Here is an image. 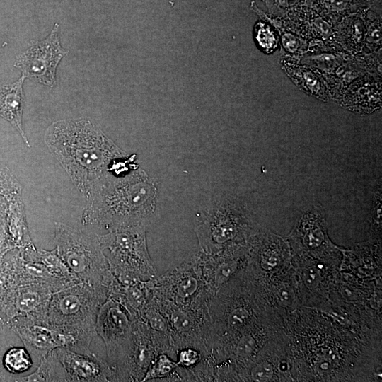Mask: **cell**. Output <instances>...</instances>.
Instances as JSON below:
<instances>
[{"label":"cell","mask_w":382,"mask_h":382,"mask_svg":"<svg viewBox=\"0 0 382 382\" xmlns=\"http://www.w3.org/2000/svg\"><path fill=\"white\" fill-rule=\"evenodd\" d=\"M54 290L46 285L25 284L18 286L8 295L0 309V326H8L17 317L46 318Z\"/></svg>","instance_id":"cell-10"},{"label":"cell","mask_w":382,"mask_h":382,"mask_svg":"<svg viewBox=\"0 0 382 382\" xmlns=\"http://www.w3.org/2000/svg\"><path fill=\"white\" fill-rule=\"evenodd\" d=\"M2 381L1 377L0 376V381Z\"/></svg>","instance_id":"cell-34"},{"label":"cell","mask_w":382,"mask_h":382,"mask_svg":"<svg viewBox=\"0 0 382 382\" xmlns=\"http://www.w3.org/2000/svg\"><path fill=\"white\" fill-rule=\"evenodd\" d=\"M8 202L7 199L0 195V231H6V216Z\"/></svg>","instance_id":"cell-30"},{"label":"cell","mask_w":382,"mask_h":382,"mask_svg":"<svg viewBox=\"0 0 382 382\" xmlns=\"http://www.w3.org/2000/svg\"><path fill=\"white\" fill-rule=\"evenodd\" d=\"M30 354L40 360L58 347H64V330L50 324L45 318L17 317L8 325Z\"/></svg>","instance_id":"cell-11"},{"label":"cell","mask_w":382,"mask_h":382,"mask_svg":"<svg viewBox=\"0 0 382 382\" xmlns=\"http://www.w3.org/2000/svg\"><path fill=\"white\" fill-rule=\"evenodd\" d=\"M45 141L71 182L88 200L128 170L127 155L89 119L64 120L46 130Z\"/></svg>","instance_id":"cell-1"},{"label":"cell","mask_w":382,"mask_h":382,"mask_svg":"<svg viewBox=\"0 0 382 382\" xmlns=\"http://www.w3.org/2000/svg\"><path fill=\"white\" fill-rule=\"evenodd\" d=\"M137 316L120 300L108 296L100 306L96 332L103 340L108 364L114 368L132 335Z\"/></svg>","instance_id":"cell-7"},{"label":"cell","mask_w":382,"mask_h":382,"mask_svg":"<svg viewBox=\"0 0 382 382\" xmlns=\"http://www.w3.org/2000/svg\"><path fill=\"white\" fill-rule=\"evenodd\" d=\"M239 215L231 209L218 211L197 226L198 237L205 253H212L238 237Z\"/></svg>","instance_id":"cell-13"},{"label":"cell","mask_w":382,"mask_h":382,"mask_svg":"<svg viewBox=\"0 0 382 382\" xmlns=\"http://www.w3.org/2000/svg\"><path fill=\"white\" fill-rule=\"evenodd\" d=\"M282 40L285 47L290 50H294L297 47V42L296 41L295 38L291 35H284Z\"/></svg>","instance_id":"cell-31"},{"label":"cell","mask_w":382,"mask_h":382,"mask_svg":"<svg viewBox=\"0 0 382 382\" xmlns=\"http://www.w3.org/2000/svg\"><path fill=\"white\" fill-rule=\"evenodd\" d=\"M19 285L16 249H13L0 262V309L8 295Z\"/></svg>","instance_id":"cell-18"},{"label":"cell","mask_w":382,"mask_h":382,"mask_svg":"<svg viewBox=\"0 0 382 382\" xmlns=\"http://www.w3.org/2000/svg\"><path fill=\"white\" fill-rule=\"evenodd\" d=\"M316 25L319 28L320 30L323 32V33L328 34L330 32V28L326 23L324 21H321L320 20H317L316 21Z\"/></svg>","instance_id":"cell-32"},{"label":"cell","mask_w":382,"mask_h":382,"mask_svg":"<svg viewBox=\"0 0 382 382\" xmlns=\"http://www.w3.org/2000/svg\"><path fill=\"white\" fill-rule=\"evenodd\" d=\"M3 366L11 374L24 373L33 366L31 354L25 347H12L4 355Z\"/></svg>","instance_id":"cell-20"},{"label":"cell","mask_w":382,"mask_h":382,"mask_svg":"<svg viewBox=\"0 0 382 382\" xmlns=\"http://www.w3.org/2000/svg\"><path fill=\"white\" fill-rule=\"evenodd\" d=\"M260 265L267 270H269L277 265L278 254L270 247L265 248L260 253Z\"/></svg>","instance_id":"cell-26"},{"label":"cell","mask_w":382,"mask_h":382,"mask_svg":"<svg viewBox=\"0 0 382 382\" xmlns=\"http://www.w3.org/2000/svg\"><path fill=\"white\" fill-rule=\"evenodd\" d=\"M111 272L117 277L150 280L156 272L149 257L144 224L110 230L98 236Z\"/></svg>","instance_id":"cell-4"},{"label":"cell","mask_w":382,"mask_h":382,"mask_svg":"<svg viewBox=\"0 0 382 382\" xmlns=\"http://www.w3.org/2000/svg\"><path fill=\"white\" fill-rule=\"evenodd\" d=\"M176 364L181 369H190L197 365L203 358V353L192 347H185L177 350L175 354Z\"/></svg>","instance_id":"cell-22"},{"label":"cell","mask_w":382,"mask_h":382,"mask_svg":"<svg viewBox=\"0 0 382 382\" xmlns=\"http://www.w3.org/2000/svg\"><path fill=\"white\" fill-rule=\"evenodd\" d=\"M320 277L318 271L313 267L308 268L304 272V281L310 287L316 286L318 283Z\"/></svg>","instance_id":"cell-29"},{"label":"cell","mask_w":382,"mask_h":382,"mask_svg":"<svg viewBox=\"0 0 382 382\" xmlns=\"http://www.w3.org/2000/svg\"><path fill=\"white\" fill-rule=\"evenodd\" d=\"M21 185L9 168L0 163V195L10 200L21 196Z\"/></svg>","instance_id":"cell-21"},{"label":"cell","mask_w":382,"mask_h":382,"mask_svg":"<svg viewBox=\"0 0 382 382\" xmlns=\"http://www.w3.org/2000/svg\"><path fill=\"white\" fill-rule=\"evenodd\" d=\"M54 242L58 254L76 275L108 297L112 272L95 234H88L62 222H55Z\"/></svg>","instance_id":"cell-3"},{"label":"cell","mask_w":382,"mask_h":382,"mask_svg":"<svg viewBox=\"0 0 382 382\" xmlns=\"http://www.w3.org/2000/svg\"><path fill=\"white\" fill-rule=\"evenodd\" d=\"M18 382L33 381H69V378L62 364L52 351L40 359L36 370L30 375L18 378H11Z\"/></svg>","instance_id":"cell-17"},{"label":"cell","mask_w":382,"mask_h":382,"mask_svg":"<svg viewBox=\"0 0 382 382\" xmlns=\"http://www.w3.org/2000/svg\"><path fill=\"white\" fill-rule=\"evenodd\" d=\"M22 250L27 257L40 262L54 277L69 284L79 282L76 275L62 260L56 248L52 250Z\"/></svg>","instance_id":"cell-16"},{"label":"cell","mask_w":382,"mask_h":382,"mask_svg":"<svg viewBox=\"0 0 382 382\" xmlns=\"http://www.w3.org/2000/svg\"><path fill=\"white\" fill-rule=\"evenodd\" d=\"M52 352L62 364L69 381H115L114 369L93 352L83 354L65 347Z\"/></svg>","instance_id":"cell-12"},{"label":"cell","mask_w":382,"mask_h":382,"mask_svg":"<svg viewBox=\"0 0 382 382\" xmlns=\"http://www.w3.org/2000/svg\"><path fill=\"white\" fill-rule=\"evenodd\" d=\"M106 299L105 294L86 283H72L53 292L45 320L93 338L98 310Z\"/></svg>","instance_id":"cell-5"},{"label":"cell","mask_w":382,"mask_h":382,"mask_svg":"<svg viewBox=\"0 0 382 382\" xmlns=\"http://www.w3.org/2000/svg\"><path fill=\"white\" fill-rule=\"evenodd\" d=\"M176 361L165 353H160L151 362L141 381H179Z\"/></svg>","instance_id":"cell-19"},{"label":"cell","mask_w":382,"mask_h":382,"mask_svg":"<svg viewBox=\"0 0 382 382\" xmlns=\"http://www.w3.org/2000/svg\"><path fill=\"white\" fill-rule=\"evenodd\" d=\"M212 296L195 257L156 277L151 297L176 306L204 308H209Z\"/></svg>","instance_id":"cell-6"},{"label":"cell","mask_w":382,"mask_h":382,"mask_svg":"<svg viewBox=\"0 0 382 382\" xmlns=\"http://www.w3.org/2000/svg\"><path fill=\"white\" fill-rule=\"evenodd\" d=\"M330 4L334 8L338 10L343 9L345 6L344 0H330Z\"/></svg>","instance_id":"cell-33"},{"label":"cell","mask_w":382,"mask_h":382,"mask_svg":"<svg viewBox=\"0 0 382 382\" xmlns=\"http://www.w3.org/2000/svg\"><path fill=\"white\" fill-rule=\"evenodd\" d=\"M148 190L139 173L112 178L89 199L81 223L109 230L144 224Z\"/></svg>","instance_id":"cell-2"},{"label":"cell","mask_w":382,"mask_h":382,"mask_svg":"<svg viewBox=\"0 0 382 382\" xmlns=\"http://www.w3.org/2000/svg\"><path fill=\"white\" fill-rule=\"evenodd\" d=\"M277 299L279 303L284 306H291L294 300V294L291 288L284 284L277 289Z\"/></svg>","instance_id":"cell-27"},{"label":"cell","mask_w":382,"mask_h":382,"mask_svg":"<svg viewBox=\"0 0 382 382\" xmlns=\"http://www.w3.org/2000/svg\"><path fill=\"white\" fill-rule=\"evenodd\" d=\"M256 347L255 338L250 333H244L235 347L236 358L240 361L249 359L254 354Z\"/></svg>","instance_id":"cell-23"},{"label":"cell","mask_w":382,"mask_h":382,"mask_svg":"<svg viewBox=\"0 0 382 382\" xmlns=\"http://www.w3.org/2000/svg\"><path fill=\"white\" fill-rule=\"evenodd\" d=\"M57 28L56 24L46 39L33 42L14 64L25 78L51 88L56 85L57 66L69 52L60 45Z\"/></svg>","instance_id":"cell-8"},{"label":"cell","mask_w":382,"mask_h":382,"mask_svg":"<svg viewBox=\"0 0 382 382\" xmlns=\"http://www.w3.org/2000/svg\"><path fill=\"white\" fill-rule=\"evenodd\" d=\"M272 366L266 361L256 364L250 371V378L254 381H269L272 378Z\"/></svg>","instance_id":"cell-24"},{"label":"cell","mask_w":382,"mask_h":382,"mask_svg":"<svg viewBox=\"0 0 382 382\" xmlns=\"http://www.w3.org/2000/svg\"><path fill=\"white\" fill-rule=\"evenodd\" d=\"M8 202L6 231L11 243L17 249L36 250L29 234L21 196Z\"/></svg>","instance_id":"cell-15"},{"label":"cell","mask_w":382,"mask_h":382,"mask_svg":"<svg viewBox=\"0 0 382 382\" xmlns=\"http://www.w3.org/2000/svg\"><path fill=\"white\" fill-rule=\"evenodd\" d=\"M160 353L147 326L138 319L114 366L115 381H141L151 362Z\"/></svg>","instance_id":"cell-9"},{"label":"cell","mask_w":382,"mask_h":382,"mask_svg":"<svg viewBox=\"0 0 382 382\" xmlns=\"http://www.w3.org/2000/svg\"><path fill=\"white\" fill-rule=\"evenodd\" d=\"M13 249L16 248L11 243L6 231H0V262Z\"/></svg>","instance_id":"cell-28"},{"label":"cell","mask_w":382,"mask_h":382,"mask_svg":"<svg viewBox=\"0 0 382 382\" xmlns=\"http://www.w3.org/2000/svg\"><path fill=\"white\" fill-rule=\"evenodd\" d=\"M257 40L261 47L267 50L272 49L276 44V39L274 34L269 28H265L263 25L258 30Z\"/></svg>","instance_id":"cell-25"},{"label":"cell","mask_w":382,"mask_h":382,"mask_svg":"<svg viewBox=\"0 0 382 382\" xmlns=\"http://www.w3.org/2000/svg\"><path fill=\"white\" fill-rule=\"evenodd\" d=\"M25 77L22 76L18 81L0 88V117L9 122L20 133L25 144H30L23 129L22 116L25 96L23 83Z\"/></svg>","instance_id":"cell-14"}]
</instances>
